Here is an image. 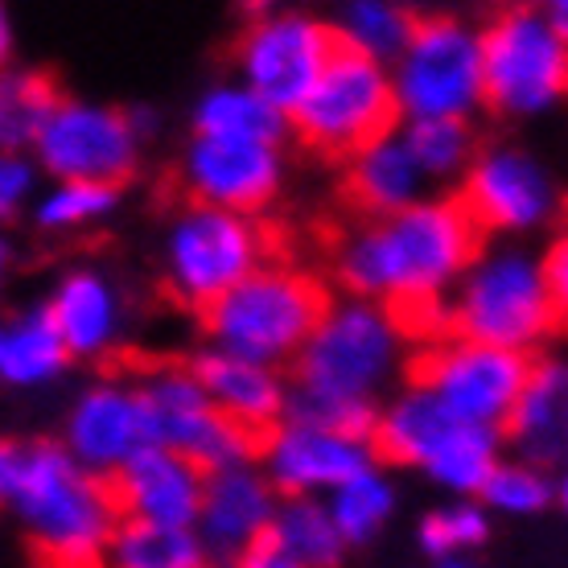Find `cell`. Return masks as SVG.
Masks as SVG:
<instances>
[{
  "label": "cell",
  "instance_id": "1",
  "mask_svg": "<svg viewBox=\"0 0 568 568\" xmlns=\"http://www.w3.org/2000/svg\"><path fill=\"white\" fill-rule=\"evenodd\" d=\"M483 240L462 202L428 199L346 235L334 252V272L358 301L384 310L445 301V288L483 256Z\"/></svg>",
  "mask_w": 568,
  "mask_h": 568
},
{
  "label": "cell",
  "instance_id": "2",
  "mask_svg": "<svg viewBox=\"0 0 568 568\" xmlns=\"http://www.w3.org/2000/svg\"><path fill=\"white\" fill-rule=\"evenodd\" d=\"M9 511L54 568H100L120 524L112 483L74 466L58 440H26Z\"/></svg>",
  "mask_w": 568,
  "mask_h": 568
},
{
  "label": "cell",
  "instance_id": "3",
  "mask_svg": "<svg viewBox=\"0 0 568 568\" xmlns=\"http://www.w3.org/2000/svg\"><path fill=\"white\" fill-rule=\"evenodd\" d=\"M329 310L326 284L288 264H264L199 313L214 351L281 371Z\"/></svg>",
  "mask_w": 568,
  "mask_h": 568
},
{
  "label": "cell",
  "instance_id": "4",
  "mask_svg": "<svg viewBox=\"0 0 568 568\" xmlns=\"http://www.w3.org/2000/svg\"><path fill=\"white\" fill-rule=\"evenodd\" d=\"M449 338L483 342L498 351L527 355L556 334V310L544 288L540 260L503 247L483 252L457 281L454 301H445Z\"/></svg>",
  "mask_w": 568,
  "mask_h": 568
},
{
  "label": "cell",
  "instance_id": "5",
  "mask_svg": "<svg viewBox=\"0 0 568 568\" xmlns=\"http://www.w3.org/2000/svg\"><path fill=\"white\" fill-rule=\"evenodd\" d=\"M268 256V231L256 219L182 202L161 240V276L178 305L202 313L256 268H264Z\"/></svg>",
  "mask_w": 568,
  "mask_h": 568
},
{
  "label": "cell",
  "instance_id": "6",
  "mask_svg": "<svg viewBox=\"0 0 568 568\" xmlns=\"http://www.w3.org/2000/svg\"><path fill=\"white\" fill-rule=\"evenodd\" d=\"M399 108L392 91V74L363 58L358 50L342 45L317 74L310 95L288 115V129L322 156H358L363 149L379 144L396 132Z\"/></svg>",
  "mask_w": 568,
  "mask_h": 568
},
{
  "label": "cell",
  "instance_id": "7",
  "mask_svg": "<svg viewBox=\"0 0 568 568\" xmlns=\"http://www.w3.org/2000/svg\"><path fill=\"white\" fill-rule=\"evenodd\" d=\"M396 322L375 301H329L326 317L317 322L310 342L293 358L297 392L334 399H371L399 363Z\"/></svg>",
  "mask_w": 568,
  "mask_h": 568
},
{
  "label": "cell",
  "instance_id": "8",
  "mask_svg": "<svg viewBox=\"0 0 568 568\" xmlns=\"http://www.w3.org/2000/svg\"><path fill=\"white\" fill-rule=\"evenodd\" d=\"M132 387H136V404H141L144 445L170 449V454L185 457L190 466H199L202 474L252 466L260 457V440L214 413V404L185 363L144 367L132 379Z\"/></svg>",
  "mask_w": 568,
  "mask_h": 568
},
{
  "label": "cell",
  "instance_id": "9",
  "mask_svg": "<svg viewBox=\"0 0 568 568\" xmlns=\"http://www.w3.org/2000/svg\"><path fill=\"white\" fill-rule=\"evenodd\" d=\"M483 100L507 115H536L568 100V42L536 9H507L478 33Z\"/></svg>",
  "mask_w": 568,
  "mask_h": 568
},
{
  "label": "cell",
  "instance_id": "10",
  "mask_svg": "<svg viewBox=\"0 0 568 568\" xmlns=\"http://www.w3.org/2000/svg\"><path fill=\"white\" fill-rule=\"evenodd\" d=\"M396 108L408 120H466L483 103V45L457 17H416L392 74Z\"/></svg>",
  "mask_w": 568,
  "mask_h": 568
},
{
  "label": "cell",
  "instance_id": "11",
  "mask_svg": "<svg viewBox=\"0 0 568 568\" xmlns=\"http://www.w3.org/2000/svg\"><path fill=\"white\" fill-rule=\"evenodd\" d=\"M527 371H531V355L498 351V346H483V342L440 338L413 355L408 384L433 392L457 425L498 433L507 425L519 392H524Z\"/></svg>",
  "mask_w": 568,
  "mask_h": 568
},
{
  "label": "cell",
  "instance_id": "12",
  "mask_svg": "<svg viewBox=\"0 0 568 568\" xmlns=\"http://www.w3.org/2000/svg\"><path fill=\"white\" fill-rule=\"evenodd\" d=\"M141 149L124 108L62 95L29 156L50 182L129 185L132 173L141 170Z\"/></svg>",
  "mask_w": 568,
  "mask_h": 568
},
{
  "label": "cell",
  "instance_id": "13",
  "mask_svg": "<svg viewBox=\"0 0 568 568\" xmlns=\"http://www.w3.org/2000/svg\"><path fill=\"white\" fill-rule=\"evenodd\" d=\"M338 50V33L329 21L310 13H264L247 21L235 42V71L247 91L272 103L281 115H293L310 95L317 74Z\"/></svg>",
  "mask_w": 568,
  "mask_h": 568
},
{
  "label": "cell",
  "instance_id": "14",
  "mask_svg": "<svg viewBox=\"0 0 568 568\" xmlns=\"http://www.w3.org/2000/svg\"><path fill=\"white\" fill-rule=\"evenodd\" d=\"M457 202L466 206V214L483 235L536 231L560 219L556 182L544 173L536 156L519 153V149H486L474 156Z\"/></svg>",
  "mask_w": 568,
  "mask_h": 568
},
{
  "label": "cell",
  "instance_id": "15",
  "mask_svg": "<svg viewBox=\"0 0 568 568\" xmlns=\"http://www.w3.org/2000/svg\"><path fill=\"white\" fill-rule=\"evenodd\" d=\"M178 178H182L185 202L256 219L281 194L284 156L281 144L206 141V136H194V141L185 144Z\"/></svg>",
  "mask_w": 568,
  "mask_h": 568
},
{
  "label": "cell",
  "instance_id": "16",
  "mask_svg": "<svg viewBox=\"0 0 568 568\" xmlns=\"http://www.w3.org/2000/svg\"><path fill=\"white\" fill-rule=\"evenodd\" d=\"M58 445L71 454L74 466H83L87 474L112 483L120 466L136 449H144L136 387L115 379V375H103L95 384H87L67 408Z\"/></svg>",
  "mask_w": 568,
  "mask_h": 568
},
{
  "label": "cell",
  "instance_id": "17",
  "mask_svg": "<svg viewBox=\"0 0 568 568\" xmlns=\"http://www.w3.org/2000/svg\"><path fill=\"white\" fill-rule=\"evenodd\" d=\"M260 474L281 498H317L338 490L358 469L375 466L367 440L334 437L322 428L281 420L260 445Z\"/></svg>",
  "mask_w": 568,
  "mask_h": 568
},
{
  "label": "cell",
  "instance_id": "18",
  "mask_svg": "<svg viewBox=\"0 0 568 568\" xmlns=\"http://www.w3.org/2000/svg\"><path fill=\"white\" fill-rule=\"evenodd\" d=\"M276 507H281V495L272 490V483L260 474L256 462L219 469V474H206L194 536L202 540L206 556L235 560L240 552H247L252 544L268 536Z\"/></svg>",
  "mask_w": 568,
  "mask_h": 568
},
{
  "label": "cell",
  "instance_id": "19",
  "mask_svg": "<svg viewBox=\"0 0 568 568\" xmlns=\"http://www.w3.org/2000/svg\"><path fill=\"white\" fill-rule=\"evenodd\" d=\"M71 363H100L124 334V293L95 264H74L42 301Z\"/></svg>",
  "mask_w": 568,
  "mask_h": 568
},
{
  "label": "cell",
  "instance_id": "20",
  "mask_svg": "<svg viewBox=\"0 0 568 568\" xmlns=\"http://www.w3.org/2000/svg\"><path fill=\"white\" fill-rule=\"evenodd\" d=\"M202 486H206V474L199 466H190L185 457L170 454V449L144 445L112 478V498L120 519L156 527H194L202 507Z\"/></svg>",
  "mask_w": 568,
  "mask_h": 568
},
{
  "label": "cell",
  "instance_id": "21",
  "mask_svg": "<svg viewBox=\"0 0 568 568\" xmlns=\"http://www.w3.org/2000/svg\"><path fill=\"white\" fill-rule=\"evenodd\" d=\"M185 367H190V375L199 379V387L214 404V413L231 420L235 428H243V433H252L260 445L284 420L288 379L276 367L214 351V346L199 351Z\"/></svg>",
  "mask_w": 568,
  "mask_h": 568
},
{
  "label": "cell",
  "instance_id": "22",
  "mask_svg": "<svg viewBox=\"0 0 568 568\" xmlns=\"http://www.w3.org/2000/svg\"><path fill=\"white\" fill-rule=\"evenodd\" d=\"M507 437L524 454L527 466H568V363L565 358H531L527 384L507 416Z\"/></svg>",
  "mask_w": 568,
  "mask_h": 568
},
{
  "label": "cell",
  "instance_id": "23",
  "mask_svg": "<svg viewBox=\"0 0 568 568\" xmlns=\"http://www.w3.org/2000/svg\"><path fill=\"white\" fill-rule=\"evenodd\" d=\"M457 420L433 392L408 384L371 428V457L392 466H428V457L449 440Z\"/></svg>",
  "mask_w": 568,
  "mask_h": 568
},
{
  "label": "cell",
  "instance_id": "24",
  "mask_svg": "<svg viewBox=\"0 0 568 568\" xmlns=\"http://www.w3.org/2000/svg\"><path fill=\"white\" fill-rule=\"evenodd\" d=\"M346 199L358 214H367L371 223L375 219H392V214L408 211L420 202V170L408 156L399 132L384 136L379 144L363 149L358 156H351V170H346Z\"/></svg>",
  "mask_w": 568,
  "mask_h": 568
},
{
  "label": "cell",
  "instance_id": "25",
  "mask_svg": "<svg viewBox=\"0 0 568 568\" xmlns=\"http://www.w3.org/2000/svg\"><path fill=\"white\" fill-rule=\"evenodd\" d=\"M71 367V355L58 338L45 305H29L0 322V384L17 392L50 387Z\"/></svg>",
  "mask_w": 568,
  "mask_h": 568
},
{
  "label": "cell",
  "instance_id": "26",
  "mask_svg": "<svg viewBox=\"0 0 568 568\" xmlns=\"http://www.w3.org/2000/svg\"><path fill=\"white\" fill-rule=\"evenodd\" d=\"M194 136L206 141H247V144H281L288 132V115L264 103L243 83H214L194 103Z\"/></svg>",
  "mask_w": 568,
  "mask_h": 568
},
{
  "label": "cell",
  "instance_id": "27",
  "mask_svg": "<svg viewBox=\"0 0 568 568\" xmlns=\"http://www.w3.org/2000/svg\"><path fill=\"white\" fill-rule=\"evenodd\" d=\"M100 568H211L194 527H156L120 519Z\"/></svg>",
  "mask_w": 568,
  "mask_h": 568
},
{
  "label": "cell",
  "instance_id": "28",
  "mask_svg": "<svg viewBox=\"0 0 568 568\" xmlns=\"http://www.w3.org/2000/svg\"><path fill=\"white\" fill-rule=\"evenodd\" d=\"M62 100V87L42 67H4L0 71V149L29 153L42 124Z\"/></svg>",
  "mask_w": 568,
  "mask_h": 568
},
{
  "label": "cell",
  "instance_id": "29",
  "mask_svg": "<svg viewBox=\"0 0 568 568\" xmlns=\"http://www.w3.org/2000/svg\"><path fill=\"white\" fill-rule=\"evenodd\" d=\"M124 202V185H95V182H50L38 190L29 206V223L38 235L67 240L79 231H91L108 223Z\"/></svg>",
  "mask_w": 568,
  "mask_h": 568
},
{
  "label": "cell",
  "instance_id": "30",
  "mask_svg": "<svg viewBox=\"0 0 568 568\" xmlns=\"http://www.w3.org/2000/svg\"><path fill=\"white\" fill-rule=\"evenodd\" d=\"M268 540L293 556L301 568H338L346 552L322 498H281Z\"/></svg>",
  "mask_w": 568,
  "mask_h": 568
},
{
  "label": "cell",
  "instance_id": "31",
  "mask_svg": "<svg viewBox=\"0 0 568 568\" xmlns=\"http://www.w3.org/2000/svg\"><path fill=\"white\" fill-rule=\"evenodd\" d=\"M329 519L338 527V536L346 548H358V544H371L384 524L396 511V490L375 466L358 469L355 478H346L338 490H329L326 503Z\"/></svg>",
  "mask_w": 568,
  "mask_h": 568
},
{
  "label": "cell",
  "instance_id": "32",
  "mask_svg": "<svg viewBox=\"0 0 568 568\" xmlns=\"http://www.w3.org/2000/svg\"><path fill=\"white\" fill-rule=\"evenodd\" d=\"M416 17L399 4H387V0H355L346 4L342 17L334 21V33H338L342 45L358 50L371 62H396L404 54V45L413 38Z\"/></svg>",
  "mask_w": 568,
  "mask_h": 568
},
{
  "label": "cell",
  "instance_id": "33",
  "mask_svg": "<svg viewBox=\"0 0 568 568\" xmlns=\"http://www.w3.org/2000/svg\"><path fill=\"white\" fill-rule=\"evenodd\" d=\"M498 466V433L474 425H457L449 440L428 457V474L454 495H478L490 469Z\"/></svg>",
  "mask_w": 568,
  "mask_h": 568
},
{
  "label": "cell",
  "instance_id": "34",
  "mask_svg": "<svg viewBox=\"0 0 568 568\" xmlns=\"http://www.w3.org/2000/svg\"><path fill=\"white\" fill-rule=\"evenodd\" d=\"M399 141L420 178H454L474 161V132L466 120H408Z\"/></svg>",
  "mask_w": 568,
  "mask_h": 568
},
{
  "label": "cell",
  "instance_id": "35",
  "mask_svg": "<svg viewBox=\"0 0 568 568\" xmlns=\"http://www.w3.org/2000/svg\"><path fill=\"white\" fill-rule=\"evenodd\" d=\"M478 498H483L486 507H495V511L536 515L552 503L556 490L544 469L527 466V462H498L490 469V478L483 483V490H478Z\"/></svg>",
  "mask_w": 568,
  "mask_h": 568
},
{
  "label": "cell",
  "instance_id": "36",
  "mask_svg": "<svg viewBox=\"0 0 568 568\" xmlns=\"http://www.w3.org/2000/svg\"><path fill=\"white\" fill-rule=\"evenodd\" d=\"M416 536H420V548L428 556L449 560L466 548H478L490 536V524H486V511L478 503H454V507H437L433 515H425Z\"/></svg>",
  "mask_w": 568,
  "mask_h": 568
},
{
  "label": "cell",
  "instance_id": "37",
  "mask_svg": "<svg viewBox=\"0 0 568 568\" xmlns=\"http://www.w3.org/2000/svg\"><path fill=\"white\" fill-rule=\"evenodd\" d=\"M38 182L42 173L33 165V156L0 149V223H17L21 214H29L38 199Z\"/></svg>",
  "mask_w": 568,
  "mask_h": 568
},
{
  "label": "cell",
  "instance_id": "38",
  "mask_svg": "<svg viewBox=\"0 0 568 568\" xmlns=\"http://www.w3.org/2000/svg\"><path fill=\"white\" fill-rule=\"evenodd\" d=\"M544 288L556 310V329H568V223L556 231V240L548 243V252L540 260Z\"/></svg>",
  "mask_w": 568,
  "mask_h": 568
},
{
  "label": "cell",
  "instance_id": "39",
  "mask_svg": "<svg viewBox=\"0 0 568 568\" xmlns=\"http://www.w3.org/2000/svg\"><path fill=\"white\" fill-rule=\"evenodd\" d=\"M231 565H235V568H301L297 560H293L288 552H281V548H276V544H272L268 536H264L260 544H252L247 552L235 556Z\"/></svg>",
  "mask_w": 568,
  "mask_h": 568
},
{
  "label": "cell",
  "instance_id": "40",
  "mask_svg": "<svg viewBox=\"0 0 568 568\" xmlns=\"http://www.w3.org/2000/svg\"><path fill=\"white\" fill-rule=\"evenodd\" d=\"M21 449L26 440L0 437V507H9V495L17 486V469H21Z\"/></svg>",
  "mask_w": 568,
  "mask_h": 568
},
{
  "label": "cell",
  "instance_id": "41",
  "mask_svg": "<svg viewBox=\"0 0 568 568\" xmlns=\"http://www.w3.org/2000/svg\"><path fill=\"white\" fill-rule=\"evenodd\" d=\"M124 115H129V129L136 132V141H153L156 132H161V115H156V108H149V103H132V108H124Z\"/></svg>",
  "mask_w": 568,
  "mask_h": 568
},
{
  "label": "cell",
  "instance_id": "42",
  "mask_svg": "<svg viewBox=\"0 0 568 568\" xmlns=\"http://www.w3.org/2000/svg\"><path fill=\"white\" fill-rule=\"evenodd\" d=\"M13 54H17V26L13 17H9V9L0 4V71L13 67Z\"/></svg>",
  "mask_w": 568,
  "mask_h": 568
},
{
  "label": "cell",
  "instance_id": "43",
  "mask_svg": "<svg viewBox=\"0 0 568 568\" xmlns=\"http://www.w3.org/2000/svg\"><path fill=\"white\" fill-rule=\"evenodd\" d=\"M13 268H17V247L4 235H0V288L9 284V276H13Z\"/></svg>",
  "mask_w": 568,
  "mask_h": 568
},
{
  "label": "cell",
  "instance_id": "44",
  "mask_svg": "<svg viewBox=\"0 0 568 568\" xmlns=\"http://www.w3.org/2000/svg\"><path fill=\"white\" fill-rule=\"evenodd\" d=\"M544 17L552 21V29H556V33H560V38H565V42H568V0H556V4H552V9H548V13H544Z\"/></svg>",
  "mask_w": 568,
  "mask_h": 568
},
{
  "label": "cell",
  "instance_id": "45",
  "mask_svg": "<svg viewBox=\"0 0 568 568\" xmlns=\"http://www.w3.org/2000/svg\"><path fill=\"white\" fill-rule=\"evenodd\" d=\"M556 498H560V507H565V515H568V469H565V478H560V486H556Z\"/></svg>",
  "mask_w": 568,
  "mask_h": 568
},
{
  "label": "cell",
  "instance_id": "46",
  "mask_svg": "<svg viewBox=\"0 0 568 568\" xmlns=\"http://www.w3.org/2000/svg\"><path fill=\"white\" fill-rule=\"evenodd\" d=\"M440 568H469V565H462V560H445Z\"/></svg>",
  "mask_w": 568,
  "mask_h": 568
},
{
  "label": "cell",
  "instance_id": "47",
  "mask_svg": "<svg viewBox=\"0 0 568 568\" xmlns=\"http://www.w3.org/2000/svg\"><path fill=\"white\" fill-rule=\"evenodd\" d=\"M211 568H235V565H231V560H219V565H211Z\"/></svg>",
  "mask_w": 568,
  "mask_h": 568
}]
</instances>
